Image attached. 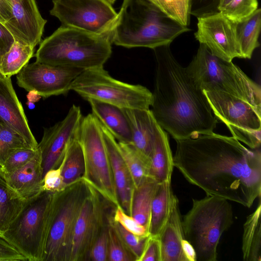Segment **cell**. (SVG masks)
<instances>
[{
  "label": "cell",
  "instance_id": "4",
  "mask_svg": "<svg viewBox=\"0 0 261 261\" xmlns=\"http://www.w3.org/2000/svg\"><path fill=\"white\" fill-rule=\"evenodd\" d=\"M109 36L62 25L41 41L36 61L47 64L86 70L103 67L110 58Z\"/></svg>",
  "mask_w": 261,
  "mask_h": 261
},
{
  "label": "cell",
  "instance_id": "6",
  "mask_svg": "<svg viewBox=\"0 0 261 261\" xmlns=\"http://www.w3.org/2000/svg\"><path fill=\"white\" fill-rule=\"evenodd\" d=\"M186 70L203 91L224 92L261 106V88L232 62L213 55L200 44Z\"/></svg>",
  "mask_w": 261,
  "mask_h": 261
},
{
  "label": "cell",
  "instance_id": "7",
  "mask_svg": "<svg viewBox=\"0 0 261 261\" xmlns=\"http://www.w3.org/2000/svg\"><path fill=\"white\" fill-rule=\"evenodd\" d=\"M88 193L81 178L53 193L43 261H70L75 225Z\"/></svg>",
  "mask_w": 261,
  "mask_h": 261
},
{
  "label": "cell",
  "instance_id": "37",
  "mask_svg": "<svg viewBox=\"0 0 261 261\" xmlns=\"http://www.w3.org/2000/svg\"><path fill=\"white\" fill-rule=\"evenodd\" d=\"M112 214L113 213L109 216L110 222L116 229L124 245L135 256L136 261H138L142 254L150 235L147 237H142L127 231L119 223L113 220Z\"/></svg>",
  "mask_w": 261,
  "mask_h": 261
},
{
  "label": "cell",
  "instance_id": "47",
  "mask_svg": "<svg viewBox=\"0 0 261 261\" xmlns=\"http://www.w3.org/2000/svg\"><path fill=\"white\" fill-rule=\"evenodd\" d=\"M182 250L186 261H196V252L193 247L185 239L182 242Z\"/></svg>",
  "mask_w": 261,
  "mask_h": 261
},
{
  "label": "cell",
  "instance_id": "23",
  "mask_svg": "<svg viewBox=\"0 0 261 261\" xmlns=\"http://www.w3.org/2000/svg\"><path fill=\"white\" fill-rule=\"evenodd\" d=\"M92 113L112 134L117 142L131 143L132 132L123 110L116 106L93 99H88Z\"/></svg>",
  "mask_w": 261,
  "mask_h": 261
},
{
  "label": "cell",
  "instance_id": "25",
  "mask_svg": "<svg viewBox=\"0 0 261 261\" xmlns=\"http://www.w3.org/2000/svg\"><path fill=\"white\" fill-rule=\"evenodd\" d=\"M177 198L172 191L171 182L159 183L151 206L149 229L150 236L158 237L160 235Z\"/></svg>",
  "mask_w": 261,
  "mask_h": 261
},
{
  "label": "cell",
  "instance_id": "14",
  "mask_svg": "<svg viewBox=\"0 0 261 261\" xmlns=\"http://www.w3.org/2000/svg\"><path fill=\"white\" fill-rule=\"evenodd\" d=\"M84 70L54 66L35 61L25 65L17 74V85L28 92L46 98L66 95L73 81Z\"/></svg>",
  "mask_w": 261,
  "mask_h": 261
},
{
  "label": "cell",
  "instance_id": "10",
  "mask_svg": "<svg viewBox=\"0 0 261 261\" xmlns=\"http://www.w3.org/2000/svg\"><path fill=\"white\" fill-rule=\"evenodd\" d=\"M79 139L85 161L82 178L108 202L115 207L120 206L101 123L92 113L83 117Z\"/></svg>",
  "mask_w": 261,
  "mask_h": 261
},
{
  "label": "cell",
  "instance_id": "19",
  "mask_svg": "<svg viewBox=\"0 0 261 261\" xmlns=\"http://www.w3.org/2000/svg\"><path fill=\"white\" fill-rule=\"evenodd\" d=\"M101 126L111 162L119 203L123 211L132 216V201L135 189L132 176L120 154L117 141L101 123Z\"/></svg>",
  "mask_w": 261,
  "mask_h": 261
},
{
  "label": "cell",
  "instance_id": "46",
  "mask_svg": "<svg viewBox=\"0 0 261 261\" xmlns=\"http://www.w3.org/2000/svg\"><path fill=\"white\" fill-rule=\"evenodd\" d=\"M12 16V6L10 0H0V22L4 23Z\"/></svg>",
  "mask_w": 261,
  "mask_h": 261
},
{
  "label": "cell",
  "instance_id": "34",
  "mask_svg": "<svg viewBox=\"0 0 261 261\" xmlns=\"http://www.w3.org/2000/svg\"><path fill=\"white\" fill-rule=\"evenodd\" d=\"M33 148L19 133L0 120V167L15 151Z\"/></svg>",
  "mask_w": 261,
  "mask_h": 261
},
{
  "label": "cell",
  "instance_id": "48",
  "mask_svg": "<svg viewBox=\"0 0 261 261\" xmlns=\"http://www.w3.org/2000/svg\"><path fill=\"white\" fill-rule=\"evenodd\" d=\"M107 1H108L111 4H113L116 1V0H107Z\"/></svg>",
  "mask_w": 261,
  "mask_h": 261
},
{
  "label": "cell",
  "instance_id": "12",
  "mask_svg": "<svg viewBox=\"0 0 261 261\" xmlns=\"http://www.w3.org/2000/svg\"><path fill=\"white\" fill-rule=\"evenodd\" d=\"M53 3L50 14L62 25L96 35L109 36L118 15L107 0H53Z\"/></svg>",
  "mask_w": 261,
  "mask_h": 261
},
{
  "label": "cell",
  "instance_id": "18",
  "mask_svg": "<svg viewBox=\"0 0 261 261\" xmlns=\"http://www.w3.org/2000/svg\"><path fill=\"white\" fill-rule=\"evenodd\" d=\"M0 120L22 135L33 148H38L11 77L0 78Z\"/></svg>",
  "mask_w": 261,
  "mask_h": 261
},
{
  "label": "cell",
  "instance_id": "24",
  "mask_svg": "<svg viewBox=\"0 0 261 261\" xmlns=\"http://www.w3.org/2000/svg\"><path fill=\"white\" fill-rule=\"evenodd\" d=\"M150 175L158 183L171 182L174 168L173 156L167 133L159 125L150 156Z\"/></svg>",
  "mask_w": 261,
  "mask_h": 261
},
{
  "label": "cell",
  "instance_id": "27",
  "mask_svg": "<svg viewBox=\"0 0 261 261\" xmlns=\"http://www.w3.org/2000/svg\"><path fill=\"white\" fill-rule=\"evenodd\" d=\"M261 203L249 215L243 226L242 254L244 261L261 260Z\"/></svg>",
  "mask_w": 261,
  "mask_h": 261
},
{
  "label": "cell",
  "instance_id": "39",
  "mask_svg": "<svg viewBox=\"0 0 261 261\" xmlns=\"http://www.w3.org/2000/svg\"><path fill=\"white\" fill-rule=\"evenodd\" d=\"M112 218L125 229L133 234L142 237L150 235L149 229L146 226L139 223L133 216L125 213L120 206L115 207Z\"/></svg>",
  "mask_w": 261,
  "mask_h": 261
},
{
  "label": "cell",
  "instance_id": "38",
  "mask_svg": "<svg viewBox=\"0 0 261 261\" xmlns=\"http://www.w3.org/2000/svg\"><path fill=\"white\" fill-rule=\"evenodd\" d=\"M37 149L22 148L12 153L0 169L3 173H8L22 167L29 162L37 153Z\"/></svg>",
  "mask_w": 261,
  "mask_h": 261
},
{
  "label": "cell",
  "instance_id": "1",
  "mask_svg": "<svg viewBox=\"0 0 261 261\" xmlns=\"http://www.w3.org/2000/svg\"><path fill=\"white\" fill-rule=\"evenodd\" d=\"M174 167L205 192L250 207L261 195V152L214 132L176 140Z\"/></svg>",
  "mask_w": 261,
  "mask_h": 261
},
{
  "label": "cell",
  "instance_id": "35",
  "mask_svg": "<svg viewBox=\"0 0 261 261\" xmlns=\"http://www.w3.org/2000/svg\"><path fill=\"white\" fill-rule=\"evenodd\" d=\"M169 18L184 27L190 24L192 0H149Z\"/></svg>",
  "mask_w": 261,
  "mask_h": 261
},
{
  "label": "cell",
  "instance_id": "16",
  "mask_svg": "<svg viewBox=\"0 0 261 261\" xmlns=\"http://www.w3.org/2000/svg\"><path fill=\"white\" fill-rule=\"evenodd\" d=\"M82 118L80 107L73 105L63 120L44 128L38 144L43 177L46 172L62 163L70 142L79 133Z\"/></svg>",
  "mask_w": 261,
  "mask_h": 261
},
{
  "label": "cell",
  "instance_id": "26",
  "mask_svg": "<svg viewBox=\"0 0 261 261\" xmlns=\"http://www.w3.org/2000/svg\"><path fill=\"white\" fill-rule=\"evenodd\" d=\"M260 28V9H257L242 21L235 23L237 39L243 59H250L254 50L259 46Z\"/></svg>",
  "mask_w": 261,
  "mask_h": 261
},
{
  "label": "cell",
  "instance_id": "15",
  "mask_svg": "<svg viewBox=\"0 0 261 261\" xmlns=\"http://www.w3.org/2000/svg\"><path fill=\"white\" fill-rule=\"evenodd\" d=\"M195 39L217 57L232 62L242 58L237 41L235 23L219 12L197 17Z\"/></svg>",
  "mask_w": 261,
  "mask_h": 261
},
{
  "label": "cell",
  "instance_id": "40",
  "mask_svg": "<svg viewBox=\"0 0 261 261\" xmlns=\"http://www.w3.org/2000/svg\"><path fill=\"white\" fill-rule=\"evenodd\" d=\"M109 224L95 241L90 252V261H108Z\"/></svg>",
  "mask_w": 261,
  "mask_h": 261
},
{
  "label": "cell",
  "instance_id": "28",
  "mask_svg": "<svg viewBox=\"0 0 261 261\" xmlns=\"http://www.w3.org/2000/svg\"><path fill=\"white\" fill-rule=\"evenodd\" d=\"M158 184L153 178H149L135 188L133 195L132 216L148 229L151 203Z\"/></svg>",
  "mask_w": 261,
  "mask_h": 261
},
{
  "label": "cell",
  "instance_id": "9",
  "mask_svg": "<svg viewBox=\"0 0 261 261\" xmlns=\"http://www.w3.org/2000/svg\"><path fill=\"white\" fill-rule=\"evenodd\" d=\"M70 90L87 100L93 99L122 109H149L152 92L112 77L103 67L84 70L73 81Z\"/></svg>",
  "mask_w": 261,
  "mask_h": 261
},
{
  "label": "cell",
  "instance_id": "11",
  "mask_svg": "<svg viewBox=\"0 0 261 261\" xmlns=\"http://www.w3.org/2000/svg\"><path fill=\"white\" fill-rule=\"evenodd\" d=\"M203 92L214 115L226 125L233 137L250 149L260 148L261 106L224 92Z\"/></svg>",
  "mask_w": 261,
  "mask_h": 261
},
{
  "label": "cell",
  "instance_id": "41",
  "mask_svg": "<svg viewBox=\"0 0 261 261\" xmlns=\"http://www.w3.org/2000/svg\"><path fill=\"white\" fill-rule=\"evenodd\" d=\"M63 161L59 167L51 169L44 174L42 189L52 193L59 192L66 186L62 175Z\"/></svg>",
  "mask_w": 261,
  "mask_h": 261
},
{
  "label": "cell",
  "instance_id": "49",
  "mask_svg": "<svg viewBox=\"0 0 261 261\" xmlns=\"http://www.w3.org/2000/svg\"><path fill=\"white\" fill-rule=\"evenodd\" d=\"M4 76H4V75H2V74L0 73V78L3 77H4Z\"/></svg>",
  "mask_w": 261,
  "mask_h": 261
},
{
  "label": "cell",
  "instance_id": "21",
  "mask_svg": "<svg viewBox=\"0 0 261 261\" xmlns=\"http://www.w3.org/2000/svg\"><path fill=\"white\" fill-rule=\"evenodd\" d=\"M129 122L131 144L150 159L159 124L149 109H123Z\"/></svg>",
  "mask_w": 261,
  "mask_h": 261
},
{
  "label": "cell",
  "instance_id": "33",
  "mask_svg": "<svg viewBox=\"0 0 261 261\" xmlns=\"http://www.w3.org/2000/svg\"><path fill=\"white\" fill-rule=\"evenodd\" d=\"M258 0H220L218 11L233 23L245 19L258 9Z\"/></svg>",
  "mask_w": 261,
  "mask_h": 261
},
{
  "label": "cell",
  "instance_id": "2",
  "mask_svg": "<svg viewBox=\"0 0 261 261\" xmlns=\"http://www.w3.org/2000/svg\"><path fill=\"white\" fill-rule=\"evenodd\" d=\"M150 109L159 126L176 140L214 132L218 123L203 91L173 56L170 45L153 49Z\"/></svg>",
  "mask_w": 261,
  "mask_h": 261
},
{
  "label": "cell",
  "instance_id": "43",
  "mask_svg": "<svg viewBox=\"0 0 261 261\" xmlns=\"http://www.w3.org/2000/svg\"><path fill=\"white\" fill-rule=\"evenodd\" d=\"M138 261H162L161 244L158 237L150 235Z\"/></svg>",
  "mask_w": 261,
  "mask_h": 261
},
{
  "label": "cell",
  "instance_id": "31",
  "mask_svg": "<svg viewBox=\"0 0 261 261\" xmlns=\"http://www.w3.org/2000/svg\"><path fill=\"white\" fill-rule=\"evenodd\" d=\"M84 172V158L78 133L70 142L63 159L62 175L65 185L82 178Z\"/></svg>",
  "mask_w": 261,
  "mask_h": 261
},
{
  "label": "cell",
  "instance_id": "29",
  "mask_svg": "<svg viewBox=\"0 0 261 261\" xmlns=\"http://www.w3.org/2000/svg\"><path fill=\"white\" fill-rule=\"evenodd\" d=\"M123 160L132 176L135 188L149 178L150 159L137 149L131 143L117 142Z\"/></svg>",
  "mask_w": 261,
  "mask_h": 261
},
{
  "label": "cell",
  "instance_id": "17",
  "mask_svg": "<svg viewBox=\"0 0 261 261\" xmlns=\"http://www.w3.org/2000/svg\"><path fill=\"white\" fill-rule=\"evenodd\" d=\"M11 18L4 23L15 41L35 48L41 42L47 20L44 19L35 0H10Z\"/></svg>",
  "mask_w": 261,
  "mask_h": 261
},
{
  "label": "cell",
  "instance_id": "22",
  "mask_svg": "<svg viewBox=\"0 0 261 261\" xmlns=\"http://www.w3.org/2000/svg\"><path fill=\"white\" fill-rule=\"evenodd\" d=\"M158 237L161 244L162 261H186L182 250V242L185 238L177 198Z\"/></svg>",
  "mask_w": 261,
  "mask_h": 261
},
{
  "label": "cell",
  "instance_id": "36",
  "mask_svg": "<svg viewBox=\"0 0 261 261\" xmlns=\"http://www.w3.org/2000/svg\"><path fill=\"white\" fill-rule=\"evenodd\" d=\"M109 221L108 261H136L135 256L124 245L109 218Z\"/></svg>",
  "mask_w": 261,
  "mask_h": 261
},
{
  "label": "cell",
  "instance_id": "8",
  "mask_svg": "<svg viewBox=\"0 0 261 261\" xmlns=\"http://www.w3.org/2000/svg\"><path fill=\"white\" fill-rule=\"evenodd\" d=\"M53 193L43 191L27 201L2 234L29 261H43Z\"/></svg>",
  "mask_w": 261,
  "mask_h": 261
},
{
  "label": "cell",
  "instance_id": "13",
  "mask_svg": "<svg viewBox=\"0 0 261 261\" xmlns=\"http://www.w3.org/2000/svg\"><path fill=\"white\" fill-rule=\"evenodd\" d=\"M88 185L89 193L74 229L70 261H90L91 249L104 227L109 224L112 213L108 209L111 204L94 188Z\"/></svg>",
  "mask_w": 261,
  "mask_h": 261
},
{
  "label": "cell",
  "instance_id": "30",
  "mask_svg": "<svg viewBox=\"0 0 261 261\" xmlns=\"http://www.w3.org/2000/svg\"><path fill=\"white\" fill-rule=\"evenodd\" d=\"M25 202L9 187L0 169V234L8 228Z\"/></svg>",
  "mask_w": 261,
  "mask_h": 261
},
{
  "label": "cell",
  "instance_id": "45",
  "mask_svg": "<svg viewBox=\"0 0 261 261\" xmlns=\"http://www.w3.org/2000/svg\"><path fill=\"white\" fill-rule=\"evenodd\" d=\"M14 42L12 35L4 23L0 22V57L9 50Z\"/></svg>",
  "mask_w": 261,
  "mask_h": 261
},
{
  "label": "cell",
  "instance_id": "44",
  "mask_svg": "<svg viewBox=\"0 0 261 261\" xmlns=\"http://www.w3.org/2000/svg\"><path fill=\"white\" fill-rule=\"evenodd\" d=\"M21 260L28 259L0 234V261Z\"/></svg>",
  "mask_w": 261,
  "mask_h": 261
},
{
  "label": "cell",
  "instance_id": "5",
  "mask_svg": "<svg viewBox=\"0 0 261 261\" xmlns=\"http://www.w3.org/2000/svg\"><path fill=\"white\" fill-rule=\"evenodd\" d=\"M233 223L232 208L228 200L210 195L193 199L182 224L185 239L193 247L196 261L217 260L220 238Z\"/></svg>",
  "mask_w": 261,
  "mask_h": 261
},
{
  "label": "cell",
  "instance_id": "3",
  "mask_svg": "<svg viewBox=\"0 0 261 261\" xmlns=\"http://www.w3.org/2000/svg\"><path fill=\"white\" fill-rule=\"evenodd\" d=\"M191 29L172 20L149 0H123L109 34L112 43L155 49L170 45Z\"/></svg>",
  "mask_w": 261,
  "mask_h": 261
},
{
  "label": "cell",
  "instance_id": "32",
  "mask_svg": "<svg viewBox=\"0 0 261 261\" xmlns=\"http://www.w3.org/2000/svg\"><path fill=\"white\" fill-rule=\"evenodd\" d=\"M34 48L15 41L9 50L0 57V73L8 77L17 74L34 56Z\"/></svg>",
  "mask_w": 261,
  "mask_h": 261
},
{
  "label": "cell",
  "instance_id": "20",
  "mask_svg": "<svg viewBox=\"0 0 261 261\" xmlns=\"http://www.w3.org/2000/svg\"><path fill=\"white\" fill-rule=\"evenodd\" d=\"M3 175L9 187L24 201L37 196L43 191V169L39 148L36 155L24 166Z\"/></svg>",
  "mask_w": 261,
  "mask_h": 261
},
{
  "label": "cell",
  "instance_id": "42",
  "mask_svg": "<svg viewBox=\"0 0 261 261\" xmlns=\"http://www.w3.org/2000/svg\"><path fill=\"white\" fill-rule=\"evenodd\" d=\"M220 0H192L191 15L196 17L218 12Z\"/></svg>",
  "mask_w": 261,
  "mask_h": 261
}]
</instances>
